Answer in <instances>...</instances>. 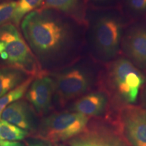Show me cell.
<instances>
[{"instance_id": "cell-10", "label": "cell", "mask_w": 146, "mask_h": 146, "mask_svg": "<svg viewBox=\"0 0 146 146\" xmlns=\"http://www.w3.org/2000/svg\"><path fill=\"white\" fill-rule=\"evenodd\" d=\"M125 50L133 62L146 68V28L133 29L126 36Z\"/></svg>"}, {"instance_id": "cell-18", "label": "cell", "mask_w": 146, "mask_h": 146, "mask_svg": "<svg viewBox=\"0 0 146 146\" xmlns=\"http://www.w3.org/2000/svg\"><path fill=\"white\" fill-rule=\"evenodd\" d=\"M17 1H9L0 3V27L12 20Z\"/></svg>"}, {"instance_id": "cell-4", "label": "cell", "mask_w": 146, "mask_h": 146, "mask_svg": "<svg viewBox=\"0 0 146 146\" xmlns=\"http://www.w3.org/2000/svg\"><path fill=\"white\" fill-rule=\"evenodd\" d=\"M89 117L76 112L55 113L42 120L33 137L56 143L69 141L85 131Z\"/></svg>"}, {"instance_id": "cell-17", "label": "cell", "mask_w": 146, "mask_h": 146, "mask_svg": "<svg viewBox=\"0 0 146 146\" xmlns=\"http://www.w3.org/2000/svg\"><path fill=\"white\" fill-rule=\"evenodd\" d=\"M43 0H19L17 1L15 11L12 21L15 25H18L22 19L31 12L41 6Z\"/></svg>"}, {"instance_id": "cell-25", "label": "cell", "mask_w": 146, "mask_h": 146, "mask_svg": "<svg viewBox=\"0 0 146 146\" xmlns=\"http://www.w3.org/2000/svg\"><path fill=\"white\" fill-rule=\"evenodd\" d=\"M60 146H66V145H60Z\"/></svg>"}, {"instance_id": "cell-3", "label": "cell", "mask_w": 146, "mask_h": 146, "mask_svg": "<svg viewBox=\"0 0 146 146\" xmlns=\"http://www.w3.org/2000/svg\"><path fill=\"white\" fill-rule=\"evenodd\" d=\"M144 83L143 74L127 59L119 58L109 65L106 72L108 87L125 104H133L137 101Z\"/></svg>"}, {"instance_id": "cell-2", "label": "cell", "mask_w": 146, "mask_h": 146, "mask_svg": "<svg viewBox=\"0 0 146 146\" xmlns=\"http://www.w3.org/2000/svg\"><path fill=\"white\" fill-rule=\"evenodd\" d=\"M0 59L8 66L17 68L33 77L47 74L13 24L0 27Z\"/></svg>"}, {"instance_id": "cell-7", "label": "cell", "mask_w": 146, "mask_h": 146, "mask_svg": "<svg viewBox=\"0 0 146 146\" xmlns=\"http://www.w3.org/2000/svg\"><path fill=\"white\" fill-rule=\"evenodd\" d=\"M123 27L117 18L112 16L100 18L94 29V41L97 50L104 57L110 58L117 54Z\"/></svg>"}, {"instance_id": "cell-20", "label": "cell", "mask_w": 146, "mask_h": 146, "mask_svg": "<svg viewBox=\"0 0 146 146\" xmlns=\"http://www.w3.org/2000/svg\"><path fill=\"white\" fill-rule=\"evenodd\" d=\"M0 146H24V145L18 141H1V140H0Z\"/></svg>"}, {"instance_id": "cell-26", "label": "cell", "mask_w": 146, "mask_h": 146, "mask_svg": "<svg viewBox=\"0 0 146 146\" xmlns=\"http://www.w3.org/2000/svg\"><path fill=\"white\" fill-rule=\"evenodd\" d=\"M56 146H58V145H56Z\"/></svg>"}, {"instance_id": "cell-6", "label": "cell", "mask_w": 146, "mask_h": 146, "mask_svg": "<svg viewBox=\"0 0 146 146\" xmlns=\"http://www.w3.org/2000/svg\"><path fill=\"white\" fill-rule=\"evenodd\" d=\"M55 92L62 106L83 95L90 87V76L80 68H72L56 74L53 78Z\"/></svg>"}, {"instance_id": "cell-9", "label": "cell", "mask_w": 146, "mask_h": 146, "mask_svg": "<svg viewBox=\"0 0 146 146\" xmlns=\"http://www.w3.org/2000/svg\"><path fill=\"white\" fill-rule=\"evenodd\" d=\"M1 120L25 131H31L35 127L33 110L24 100H19L8 106L1 113Z\"/></svg>"}, {"instance_id": "cell-14", "label": "cell", "mask_w": 146, "mask_h": 146, "mask_svg": "<svg viewBox=\"0 0 146 146\" xmlns=\"http://www.w3.org/2000/svg\"><path fill=\"white\" fill-rule=\"evenodd\" d=\"M83 0H43L41 9L54 10L77 20L82 18Z\"/></svg>"}, {"instance_id": "cell-5", "label": "cell", "mask_w": 146, "mask_h": 146, "mask_svg": "<svg viewBox=\"0 0 146 146\" xmlns=\"http://www.w3.org/2000/svg\"><path fill=\"white\" fill-rule=\"evenodd\" d=\"M117 128L131 146H146V108L125 104L117 116Z\"/></svg>"}, {"instance_id": "cell-23", "label": "cell", "mask_w": 146, "mask_h": 146, "mask_svg": "<svg viewBox=\"0 0 146 146\" xmlns=\"http://www.w3.org/2000/svg\"><path fill=\"white\" fill-rule=\"evenodd\" d=\"M113 146H123V145H122L121 144H120L119 142L118 141V140H116V142H115L114 145H113Z\"/></svg>"}, {"instance_id": "cell-24", "label": "cell", "mask_w": 146, "mask_h": 146, "mask_svg": "<svg viewBox=\"0 0 146 146\" xmlns=\"http://www.w3.org/2000/svg\"><path fill=\"white\" fill-rule=\"evenodd\" d=\"M93 1H96V2H102V1H104L106 0H93Z\"/></svg>"}, {"instance_id": "cell-16", "label": "cell", "mask_w": 146, "mask_h": 146, "mask_svg": "<svg viewBox=\"0 0 146 146\" xmlns=\"http://www.w3.org/2000/svg\"><path fill=\"white\" fill-rule=\"evenodd\" d=\"M27 131L12 125L5 120H0V140L14 141L22 140L28 135Z\"/></svg>"}, {"instance_id": "cell-1", "label": "cell", "mask_w": 146, "mask_h": 146, "mask_svg": "<svg viewBox=\"0 0 146 146\" xmlns=\"http://www.w3.org/2000/svg\"><path fill=\"white\" fill-rule=\"evenodd\" d=\"M21 29L31 50L41 58L59 52L69 37L66 25L48 9L40 8L27 14Z\"/></svg>"}, {"instance_id": "cell-21", "label": "cell", "mask_w": 146, "mask_h": 146, "mask_svg": "<svg viewBox=\"0 0 146 146\" xmlns=\"http://www.w3.org/2000/svg\"><path fill=\"white\" fill-rule=\"evenodd\" d=\"M29 146H52L50 142H47L38 139V141H34L29 144Z\"/></svg>"}, {"instance_id": "cell-15", "label": "cell", "mask_w": 146, "mask_h": 146, "mask_svg": "<svg viewBox=\"0 0 146 146\" xmlns=\"http://www.w3.org/2000/svg\"><path fill=\"white\" fill-rule=\"evenodd\" d=\"M33 79L34 77L29 76L21 85H19L0 98V117H1V113L4 110L5 108L11 104L19 100L24 95L26 94L27 89H29Z\"/></svg>"}, {"instance_id": "cell-13", "label": "cell", "mask_w": 146, "mask_h": 146, "mask_svg": "<svg viewBox=\"0 0 146 146\" xmlns=\"http://www.w3.org/2000/svg\"><path fill=\"white\" fill-rule=\"evenodd\" d=\"M27 76L23 71L8 66L0 68V98L23 83Z\"/></svg>"}, {"instance_id": "cell-19", "label": "cell", "mask_w": 146, "mask_h": 146, "mask_svg": "<svg viewBox=\"0 0 146 146\" xmlns=\"http://www.w3.org/2000/svg\"><path fill=\"white\" fill-rule=\"evenodd\" d=\"M129 6L136 12H143L146 10V0H128Z\"/></svg>"}, {"instance_id": "cell-22", "label": "cell", "mask_w": 146, "mask_h": 146, "mask_svg": "<svg viewBox=\"0 0 146 146\" xmlns=\"http://www.w3.org/2000/svg\"><path fill=\"white\" fill-rule=\"evenodd\" d=\"M143 104L144 106L146 108V87L145 91H144L143 94Z\"/></svg>"}, {"instance_id": "cell-11", "label": "cell", "mask_w": 146, "mask_h": 146, "mask_svg": "<svg viewBox=\"0 0 146 146\" xmlns=\"http://www.w3.org/2000/svg\"><path fill=\"white\" fill-rule=\"evenodd\" d=\"M107 102V98L103 93H90L76 100L72 105L71 110L88 117L98 116L105 111Z\"/></svg>"}, {"instance_id": "cell-12", "label": "cell", "mask_w": 146, "mask_h": 146, "mask_svg": "<svg viewBox=\"0 0 146 146\" xmlns=\"http://www.w3.org/2000/svg\"><path fill=\"white\" fill-rule=\"evenodd\" d=\"M116 140L97 129H87L69 140L70 146H113Z\"/></svg>"}, {"instance_id": "cell-8", "label": "cell", "mask_w": 146, "mask_h": 146, "mask_svg": "<svg viewBox=\"0 0 146 146\" xmlns=\"http://www.w3.org/2000/svg\"><path fill=\"white\" fill-rule=\"evenodd\" d=\"M54 92V79L44 74L33 79L27 89L25 97L38 114L42 116L50 110Z\"/></svg>"}]
</instances>
